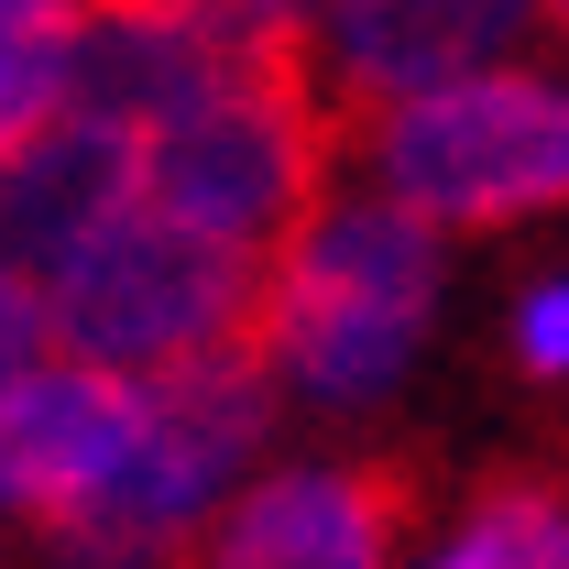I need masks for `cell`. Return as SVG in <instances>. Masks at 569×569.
Instances as JSON below:
<instances>
[{
	"mask_svg": "<svg viewBox=\"0 0 569 569\" xmlns=\"http://www.w3.org/2000/svg\"><path fill=\"white\" fill-rule=\"evenodd\" d=\"M274 427V372L252 361V340L230 351H198L176 372H142L132 383V438L110 460V482L56 515V559L67 569H164L198 526L219 515V493L252 471Z\"/></svg>",
	"mask_w": 569,
	"mask_h": 569,
	"instance_id": "obj_2",
	"label": "cell"
},
{
	"mask_svg": "<svg viewBox=\"0 0 569 569\" xmlns=\"http://www.w3.org/2000/svg\"><path fill=\"white\" fill-rule=\"evenodd\" d=\"M88 11H153V22H187L230 56H307L329 0H88Z\"/></svg>",
	"mask_w": 569,
	"mask_h": 569,
	"instance_id": "obj_12",
	"label": "cell"
},
{
	"mask_svg": "<svg viewBox=\"0 0 569 569\" xmlns=\"http://www.w3.org/2000/svg\"><path fill=\"white\" fill-rule=\"evenodd\" d=\"M427 318H438V230L361 198L284 230L252 296V361L284 372L307 406H372L427 351Z\"/></svg>",
	"mask_w": 569,
	"mask_h": 569,
	"instance_id": "obj_1",
	"label": "cell"
},
{
	"mask_svg": "<svg viewBox=\"0 0 569 569\" xmlns=\"http://www.w3.org/2000/svg\"><path fill=\"white\" fill-rule=\"evenodd\" d=\"M121 209H132V132L56 110L0 164V274L44 284L99 219H121Z\"/></svg>",
	"mask_w": 569,
	"mask_h": 569,
	"instance_id": "obj_9",
	"label": "cell"
},
{
	"mask_svg": "<svg viewBox=\"0 0 569 569\" xmlns=\"http://www.w3.org/2000/svg\"><path fill=\"white\" fill-rule=\"evenodd\" d=\"M252 296H263V263H241V252H219L153 209H121L33 284V318L77 372L142 383V372H176L198 351L252 340Z\"/></svg>",
	"mask_w": 569,
	"mask_h": 569,
	"instance_id": "obj_3",
	"label": "cell"
},
{
	"mask_svg": "<svg viewBox=\"0 0 569 569\" xmlns=\"http://www.w3.org/2000/svg\"><path fill=\"white\" fill-rule=\"evenodd\" d=\"M395 537H406V471L318 460V471L252 482L209 526L198 569H395Z\"/></svg>",
	"mask_w": 569,
	"mask_h": 569,
	"instance_id": "obj_6",
	"label": "cell"
},
{
	"mask_svg": "<svg viewBox=\"0 0 569 569\" xmlns=\"http://www.w3.org/2000/svg\"><path fill=\"white\" fill-rule=\"evenodd\" d=\"M548 0H329V56L351 88H372L383 110L427 99V88H460V77L503 67L526 33H537Z\"/></svg>",
	"mask_w": 569,
	"mask_h": 569,
	"instance_id": "obj_8",
	"label": "cell"
},
{
	"mask_svg": "<svg viewBox=\"0 0 569 569\" xmlns=\"http://www.w3.org/2000/svg\"><path fill=\"white\" fill-rule=\"evenodd\" d=\"M77 0H0V164L67 110Z\"/></svg>",
	"mask_w": 569,
	"mask_h": 569,
	"instance_id": "obj_10",
	"label": "cell"
},
{
	"mask_svg": "<svg viewBox=\"0 0 569 569\" xmlns=\"http://www.w3.org/2000/svg\"><path fill=\"white\" fill-rule=\"evenodd\" d=\"M318 198V99H307V56H252V67L209 88L198 110H176L164 132L132 142V209L198 230L219 252L263 263Z\"/></svg>",
	"mask_w": 569,
	"mask_h": 569,
	"instance_id": "obj_4",
	"label": "cell"
},
{
	"mask_svg": "<svg viewBox=\"0 0 569 569\" xmlns=\"http://www.w3.org/2000/svg\"><path fill=\"white\" fill-rule=\"evenodd\" d=\"M44 351V318H33V284L22 274H0V383L22 372V361Z\"/></svg>",
	"mask_w": 569,
	"mask_h": 569,
	"instance_id": "obj_14",
	"label": "cell"
},
{
	"mask_svg": "<svg viewBox=\"0 0 569 569\" xmlns=\"http://www.w3.org/2000/svg\"><path fill=\"white\" fill-rule=\"evenodd\" d=\"M515 361H526L537 383L569 361V284H537V296L515 307Z\"/></svg>",
	"mask_w": 569,
	"mask_h": 569,
	"instance_id": "obj_13",
	"label": "cell"
},
{
	"mask_svg": "<svg viewBox=\"0 0 569 569\" xmlns=\"http://www.w3.org/2000/svg\"><path fill=\"white\" fill-rule=\"evenodd\" d=\"M427 569H569V526L548 482H493Z\"/></svg>",
	"mask_w": 569,
	"mask_h": 569,
	"instance_id": "obj_11",
	"label": "cell"
},
{
	"mask_svg": "<svg viewBox=\"0 0 569 569\" xmlns=\"http://www.w3.org/2000/svg\"><path fill=\"white\" fill-rule=\"evenodd\" d=\"M132 438V383L121 372H77V361H22L0 383V503L11 515H77L110 482Z\"/></svg>",
	"mask_w": 569,
	"mask_h": 569,
	"instance_id": "obj_7",
	"label": "cell"
},
{
	"mask_svg": "<svg viewBox=\"0 0 569 569\" xmlns=\"http://www.w3.org/2000/svg\"><path fill=\"white\" fill-rule=\"evenodd\" d=\"M372 164L383 209H406L417 230H503L569 198V99L537 67H482L460 88L395 99Z\"/></svg>",
	"mask_w": 569,
	"mask_h": 569,
	"instance_id": "obj_5",
	"label": "cell"
}]
</instances>
